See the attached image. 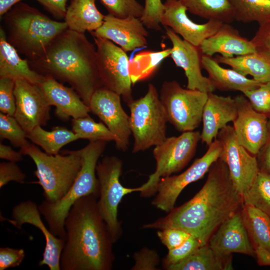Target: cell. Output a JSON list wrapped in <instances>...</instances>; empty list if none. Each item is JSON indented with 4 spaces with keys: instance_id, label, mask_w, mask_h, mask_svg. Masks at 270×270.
<instances>
[{
    "instance_id": "obj_1",
    "label": "cell",
    "mask_w": 270,
    "mask_h": 270,
    "mask_svg": "<svg viewBox=\"0 0 270 270\" xmlns=\"http://www.w3.org/2000/svg\"><path fill=\"white\" fill-rule=\"evenodd\" d=\"M243 204L242 196L234 188L226 163L219 158L210 166L204 185L192 198L142 228H180L203 246L225 220L241 210Z\"/></svg>"
},
{
    "instance_id": "obj_2",
    "label": "cell",
    "mask_w": 270,
    "mask_h": 270,
    "mask_svg": "<svg viewBox=\"0 0 270 270\" xmlns=\"http://www.w3.org/2000/svg\"><path fill=\"white\" fill-rule=\"evenodd\" d=\"M98 196H84L71 207L64 220L62 270H110L114 255L108 228L99 210Z\"/></svg>"
},
{
    "instance_id": "obj_3",
    "label": "cell",
    "mask_w": 270,
    "mask_h": 270,
    "mask_svg": "<svg viewBox=\"0 0 270 270\" xmlns=\"http://www.w3.org/2000/svg\"><path fill=\"white\" fill-rule=\"evenodd\" d=\"M28 61L30 68L38 73L68 83L88 106L94 92L102 87L96 47L84 33L68 28L52 42L40 56Z\"/></svg>"
},
{
    "instance_id": "obj_4",
    "label": "cell",
    "mask_w": 270,
    "mask_h": 270,
    "mask_svg": "<svg viewBox=\"0 0 270 270\" xmlns=\"http://www.w3.org/2000/svg\"><path fill=\"white\" fill-rule=\"evenodd\" d=\"M2 18L8 42L28 60L40 56L52 42L68 29L64 22L53 20L22 2Z\"/></svg>"
},
{
    "instance_id": "obj_5",
    "label": "cell",
    "mask_w": 270,
    "mask_h": 270,
    "mask_svg": "<svg viewBox=\"0 0 270 270\" xmlns=\"http://www.w3.org/2000/svg\"><path fill=\"white\" fill-rule=\"evenodd\" d=\"M106 141H90L78 150L82 166L74 182L66 194L60 200L50 202L44 200L38 206L40 213L46 220L48 228L56 236L66 239L64 220L74 204L81 198L94 194L99 198L100 188L96 166L103 153Z\"/></svg>"
},
{
    "instance_id": "obj_6",
    "label": "cell",
    "mask_w": 270,
    "mask_h": 270,
    "mask_svg": "<svg viewBox=\"0 0 270 270\" xmlns=\"http://www.w3.org/2000/svg\"><path fill=\"white\" fill-rule=\"evenodd\" d=\"M24 156H30L36 170L34 172L43 189L45 200L54 202L61 200L74 182L82 166L78 150H64L62 154L49 155L34 144L20 148Z\"/></svg>"
},
{
    "instance_id": "obj_7",
    "label": "cell",
    "mask_w": 270,
    "mask_h": 270,
    "mask_svg": "<svg viewBox=\"0 0 270 270\" xmlns=\"http://www.w3.org/2000/svg\"><path fill=\"white\" fill-rule=\"evenodd\" d=\"M134 142L132 152L144 151L166 138V113L156 88L149 84L145 95L127 104Z\"/></svg>"
},
{
    "instance_id": "obj_8",
    "label": "cell",
    "mask_w": 270,
    "mask_h": 270,
    "mask_svg": "<svg viewBox=\"0 0 270 270\" xmlns=\"http://www.w3.org/2000/svg\"><path fill=\"white\" fill-rule=\"evenodd\" d=\"M122 170V160L114 156H106L98 161L96 174L99 183L98 206L111 235L113 242L122 235L120 222L118 218V205L122 198L133 192H140V187H124L120 181Z\"/></svg>"
},
{
    "instance_id": "obj_9",
    "label": "cell",
    "mask_w": 270,
    "mask_h": 270,
    "mask_svg": "<svg viewBox=\"0 0 270 270\" xmlns=\"http://www.w3.org/2000/svg\"><path fill=\"white\" fill-rule=\"evenodd\" d=\"M200 133L198 131L183 132L178 136L166 138L154 146L153 156L156 161L155 172L141 186L140 196L148 197L156 194V186L162 178L181 171L194 156Z\"/></svg>"
},
{
    "instance_id": "obj_10",
    "label": "cell",
    "mask_w": 270,
    "mask_h": 270,
    "mask_svg": "<svg viewBox=\"0 0 270 270\" xmlns=\"http://www.w3.org/2000/svg\"><path fill=\"white\" fill-rule=\"evenodd\" d=\"M208 97V93L184 88L174 80L164 82L160 94L168 122L182 132L199 126Z\"/></svg>"
},
{
    "instance_id": "obj_11",
    "label": "cell",
    "mask_w": 270,
    "mask_h": 270,
    "mask_svg": "<svg viewBox=\"0 0 270 270\" xmlns=\"http://www.w3.org/2000/svg\"><path fill=\"white\" fill-rule=\"evenodd\" d=\"M92 37L102 86L120 94L128 104L133 98L128 69L130 60L126 52L110 40Z\"/></svg>"
},
{
    "instance_id": "obj_12",
    "label": "cell",
    "mask_w": 270,
    "mask_h": 270,
    "mask_svg": "<svg viewBox=\"0 0 270 270\" xmlns=\"http://www.w3.org/2000/svg\"><path fill=\"white\" fill-rule=\"evenodd\" d=\"M208 146L206 152L185 171L178 175L160 179L156 187V196L152 202L154 206L169 212L174 208L176 199L184 188L202 178L208 172L213 162L219 158L222 146L216 138Z\"/></svg>"
},
{
    "instance_id": "obj_13",
    "label": "cell",
    "mask_w": 270,
    "mask_h": 270,
    "mask_svg": "<svg viewBox=\"0 0 270 270\" xmlns=\"http://www.w3.org/2000/svg\"><path fill=\"white\" fill-rule=\"evenodd\" d=\"M216 138L222 146L219 158L226 163L234 188L242 196L260 171L257 158L238 142L233 126L221 129Z\"/></svg>"
},
{
    "instance_id": "obj_14",
    "label": "cell",
    "mask_w": 270,
    "mask_h": 270,
    "mask_svg": "<svg viewBox=\"0 0 270 270\" xmlns=\"http://www.w3.org/2000/svg\"><path fill=\"white\" fill-rule=\"evenodd\" d=\"M120 96L101 87L93 94L88 106L114 136L116 148L124 152L128 148L132 132L130 118L122 106Z\"/></svg>"
},
{
    "instance_id": "obj_15",
    "label": "cell",
    "mask_w": 270,
    "mask_h": 270,
    "mask_svg": "<svg viewBox=\"0 0 270 270\" xmlns=\"http://www.w3.org/2000/svg\"><path fill=\"white\" fill-rule=\"evenodd\" d=\"M14 82V117L26 134L37 126H46L50 119L51 106L40 85L24 80Z\"/></svg>"
},
{
    "instance_id": "obj_16",
    "label": "cell",
    "mask_w": 270,
    "mask_h": 270,
    "mask_svg": "<svg viewBox=\"0 0 270 270\" xmlns=\"http://www.w3.org/2000/svg\"><path fill=\"white\" fill-rule=\"evenodd\" d=\"M234 98L237 115L232 122L237 140L248 152L257 156L266 140L268 118L254 110L244 94Z\"/></svg>"
},
{
    "instance_id": "obj_17",
    "label": "cell",
    "mask_w": 270,
    "mask_h": 270,
    "mask_svg": "<svg viewBox=\"0 0 270 270\" xmlns=\"http://www.w3.org/2000/svg\"><path fill=\"white\" fill-rule=\"evenodd\" d=\"M172 44L170 56L175 64L182 68L187 78L186 88L207 93L215 88L208 77L202 72V56L200 48L182 38L171 28L164 27Z\"/></svg>"
},
{
    "instance_id": "obj_18",
    "label": "cell",
    "mask_w": 270,
    "mask_h": 270,
    "mask_svg": "<svg viewBox=\"0 0 270 270\" xmlns=\"http://www.w3.org/2000/svg\"><path fill=\"white\" fill-rule=\"evenodd\" d=\"M11 224L20 229L24 224H28L38 228L43 234L46 246L42 258L38 265L47 266L50 270H60V258L66 240L54 236L47 228L40 216L37 204L32 200L22 202L12 209V219H6Z\"/></svg>"
},
{
    "instance_id": "obj_19",
    "label": "cell",
    "mask_w": 270,
    "mask_h": 270,
    "mask_svg": "<svg viewBox=\"0 0 270 270\" xmlns=\"http://www.w3.org/2000/svg\"><path fill=\"white\" fill-rule=\"evenodd\" d=\"M90 33L93 36L110 40L126 52L148 44V32L140 18L134 16L120 18L108 14L102 25Z\"/></svg>"
},
{
    "instance_id": "obj_20",
    "label": "cell",
    "mask_w": 270,
    "mask_h": 270,
    "mask_svg": "<svg viewBox=\"0 0 270 270\" xmlns=\"http://www.w3.org/2000/svg\"><path fill=\"white\" fill-rule=\"evenodd\" d=\"M164 10L161 24L171 28L182 38L199 47L202 42L215 34L222 22L216 20H208L198 24L190 19L186 14L187 8L180 2L166 0Z\"/></svg>"
},
{
    "instance_id": "obj_21",
    "label": "cell",
    "mask_w": 270,
    "mask_h": 270,
    "mask_svg": "<svg viewBox=\"0 0 270 270\" xmlns=\"http://www.w3.org/2000/svg\"><path fill=\"white\" fill-rule=\"evenodd\" d=\"M240 210L225 220L208 244L220 255L229 256L236 252L254 258V251L243 224Z\"/></svg>"
},
{
    "instance_id": "obj_22",
    "label": "cell",
    "mask_w": 270,
    "mask_h": 270,
    "mask_svg": "<svg viewBox=\"0 0 270 270\" xmlns=\"http://www.w3.org/2000/svg\"><path fill=\"white\" fill-rule=\"evenodd\" d=\"M39 85L49 104L56 107L55 114L60 120H67L70 118L89 116V106L72 87L66 86L50 76H45Z\"/></svg>"
},
{
    "instance_id": "obj_23",
    "label": "cell",
    "mask_w": 270,
    "mask_h": 270,
    "mask_svg": "<svg viewBox=\"0 0 270 270\" xmlns=\"http://www.w3.org/2000/svg\"><path fill=\"white\" fill-rule=\"evenodd\" d=\"M237 115L234 98L208 93L202 114L200 140L208 146L216 138L219 131L233 122Z\"/></svg>"
},
{
    "instance_id": "obj_24",
    "label": "cell",
    "mask_w": 270,
    "mask_h": 270,
    "mask_svg": "<svg viewBox=\"0 0 270 270\" xmlns=\"http://www.w3.org/2000/svg\"><path fill=\"white\" fill-rule=\"evenodd\" d=\"M199 48L202 54L212 57L218 54L224 57L232 58L256 51L251 40L242 36L227 23H223L215 34L204 40Z\"/></svg>"
},
{
    "instance_id": "obj_25",
    "label": "cell",
    "mask_w": 270,
    "mask_h": 270,
    "mask_svg": "<svg viewBox=\"0 0 270 270\" xmlns=\"http://www.w3.org/2000/svg\"><path fill=\"white\" fill-rule=\"evenodd\" d=\"M44 77L30 68L26 58L20 56L16 49L8 42L4 29L0 26V78L24 80L39 84Z\"/></svg>"
},
{
    "instance_id": "obj_26",
    "label": "cell",
    "mask_w": 270,
    "mask_h": 270,
    "mask_svg": "<svg viewBox=\"0 0 270 270\" xmlns=\"http://www.w3.org/2000/svg\"><path fill=\"white\" fill-rule=\"evenodd\" d=\"M202 68L208 74V78L216 90L240 91L242 94L258 88L262 83L248 78L232 68H226L212 56L202 54Z\"/></svg>"
},
{
    "instance_id": "obj_27",
    "label": "cell",
    "mask_w": 270,
    "mask_h": 270,
    "mask_svg": "<svg viewBox=\"0 0 270 270\" xmlns=\"http://www.w3.org/2000/svg\"><path fill=\"white\" fill-rule=\"evenodd\" d=\"M214 59L219 63L230 66L241 74L250 76L254 80L264 83L270 82V54L256 52L243 56L226 58L216 55Z\"/></svg>"
},
{
    "instance_id": "obj_28",
    "label": "cell",
    "mask_w": 270,
    "mask_h": 270,
    "mask_svg": "<svg viewBox=\"0 0 270 270\" xmlns=\"http://www.w3.org/2000/svg\"><path fill=\"white\" fill-rule=\"evenodd\" d=\"M96 0H71L64 22L68 28L80 33L94 32L102 24L104 16L97 8Z\"/></svg>"
},
{
    "instance_id": "obj_29",
    "label": "cell",
    "mask_w": 270,
    "mask_h": 270,
    "mask_svg": "<svg viewBox=\"0 0 270 270\" xmlns=\"http://www.w3.org/2000/svg\"><path fill=\"white\" fill-rule=\"evenodd\" d=\"M232 255L216 252L208 244L200 246L182 261L170 266L168 270H232Z\"/></svg>"
},
{
    "instance_id": "obj_30",
    "label": "cell",
    "mask_w": 270,
    "mask_h": 270,
    "mask_svg": "<svg viewBox=\"0 0 270 270\" xmlns=\"http://www.w3.org/2000/svg\"><path fill=\"white\" fill-rule=\"evenodd\" d=\"M240 214L254 250L262 248L270 252V218L255 206L244 204Z\"/></svg>"
},
{
    "instance_id": "obj_31",
    "label": "cell",
    "mask_w": 270,
    "mask_h": 270,
    "mask_svg": "<svg viewBox=\"0 0 270 270\" xmlns=\"http://www.w3.org/2000/svg\"><path fill=\"white\" fill-rule=\"evenodd\" d=\"M26 136L49 155L59 154L64 146L79 140L72 130L62 126H54L50 131L44 130L42 126H37L26 134Z\"/></svg>"
},
{
    "instance_id": "obj_32",
    "label": "cell",
    "mask_w": 270,
    "mask_h": 270,
    "mask_svg": "<svg viewBox=\"0 0 270 270\" xmlns=\"http://www.w3.org/2000/svg\"><path fill=\"white\" fill-rule=\"evenodd\" d=\"M188 11L208 20L230 24L235 20L234 9L229 0H176Z\"/></svg>"
},
{
    "instance_id": "obj_33",
    "label": "cell",
    "mask_w": 270,
    "mask_h": 270,
    "mask_svg": "<svg viewBox=\"0 0 270 270\" xmlns=\"http://www.w3.org/2000/svg\"><path fill=\"white\" fill-rule=\"evenodd\" d=\"M171 52L172 48H168L160 51L143 50L136 54L130 60L128 65L132 84L151 77Z\"/></svg>"
},
{
    "instance_id": "obj_34",
    "label": "cell",
    "mask_w": 270,
    "mask_h": 270,
    "mask_svg": "<svg viewBox=\"0 0 270 270\" xmlns=\"http://www.w3.org/2000/svg\"><path fill=\"white\" fill-rule=\"evenodd\" d=\"M234 11L235 20L260 24L270 20V0H229Z\"/></svg>"
},
{
    "instance_id": "obj_35",
    "label": "cell",
    "mask_w": 270,
    "mask_h": 270,
    "mask_svg": "<svg viewBox=\"0 0 270 270\" xmlns=\"http://www.w3.org/2000/svg\"><path fill=\"white\" fill-rule=\"evenodd\" d=\"M242 197L244 204L255 206L270 218V174L260 170L252 186Z\"/></svg>"
},
{
    "instance_id": "obj_36",
    "label": "cell",
    "mask_w": 270,
    "mask_h": 270,
    "mask_svg": "<svg viewBox=\"0 0 270 270\" xmlns=\"http://www.w3.org/2000/svg\"><path fill=\"white\" fill-rule=\"evenodd\" d=\"M72 130L79 139L90 141H114V136L102 122H96L89 116L72 120Z\"/></svg>"
},
{
    "instance_id": "obj_37",
    "label": "cell",
    "mask_w": 270,
    "mask_h": 270,
    "mask_svg": "<svg viewBox=\"0 0 270 270\" xmlns=\"http://www.w3.org/2000/svg\"><path fill=\"white\" fill-rule=\"evenodd\" d=\"M0 138L8 140L14 146L20 148L30 144L26 132L16 118L2 112L0 113Z\"/></svg>"
},
{
    "instance_id": "obj_38",
    "label": "cell",
    "mask_w": 270,
    "mask_h": 270,
    "mask_svg": "<svg viewBox=\"0 0 270 270\" xmlns=\"http://www.w3.org/2000/svg\"><path fill=\"white\" fill-rule=\"evenodd\" d=\"M109 14L120 18L134 16L140 18L144 6L136 0H99Z\"/></svg>"
},
{
    "instance_id": "obj_39",
    "label": "cell",
    "mask_w": 270,
    "mask_h": 270,
    "mask_svg": "<svg viewBox=\"0 0 270 270\" xmlns=\"http://www.w3.org/2000/svg\"><path fill=\"white\" fill-rule=\"evenodd\" d=\"M242 94L254 110L270 117V82L262 83L258 88Z\"/></svg>"
},
{
    "instance_id": "obj_40",
    "label": "cell",
    "mask_w": 270,
    "mask_h": 270,
    "mask_svg": "<svg viewBox=\"0 0 270 270\" xmlns=\"http://www.w3.org/2000/svg\"><path fill=\"white\" fill-rule=\"evenodd\" d=\"M164 10L161 0H144L143 13L140 18L147 28L160 30Z\"/></svg>"
},
{
    "instance_id": "obj_41",
    "label": "cell",
    "mask_w": 270,
    "mask_h": 270,
    "mask_svg": "<svg viewBox=\"0 0 270 270\" xmlns=\"http://www.w3.org/2000/svg\"><path fill=\"white\" fill-rule=\"evenodd\" d=\"M200 246L201 244L199 240L190 235L182 245L168 250V254L163 260V268L167 270L170 266L182 261Z\"/></svg>"
},
{
    "instance_id": "obj_42",
    "label": "cell",
    "mask_w": 270,
    "mask_h": 270,
    "mask_svg": "<svg viewBox=\"0 0 270 270\" xmlns=\"http://www.w3.org/2000/svg\"><path fill=\"white\" fill-rule=\"evenodd\" d=\"M14 85V80L11 78H0V112L14 116L16 112Z\"/></svg>"
},
{
    "instance_id": "obj_43",
    "label": "cell",
    "mask_w": 270,
    "mask_h": 270,
    "mask_svg": "<svg viewBox=\"0 0 270 270\" xmlns=\"http://www.w3.org/2000/svg\"><path fill=\"white\" fill-rule=\"evenodd\" d=\"M134 263L132 270H156L160 264V257L156 250L144 248L134 254Z\"/></svg>"
},
{
    "instance_id": "obj_44",
    "label": "cell",
    "mask_w": 270,
    "mask_h": 270,
    "mask_svg": "<svg viewBox=\"0 0 270 270\" xmlns=\"http://www.w3.org/2000/svg\"><path fill=\"white\" fill-rule=\"evenodd\" d=\"M157 235L168 250L180 246L190 236L182 230L173 228L160 230L157 232Z\"/></svg>"
},
{
    "instance_id": "obj_45",
    "label": "cell",
    "mask_w": 270,
    "mask_h": 270,
    "mask_svg": "<svg viewBox=\"0 0 270 270\" xmlns=\"http://www.w3.org/2000/svg\"><path fill=\"white\" fill-rule=\"evenodd\" d=\"M26 176L16 162L0 163V188L14 181L20 184L25 182Z\"/></svg>"
},
{
    "instance_id": "obj_46",
    "label": "cell",
    "mask_w": 270,
    "mask_h": 270,
    "mask_svg": "<svg viewBox=\"0 0 270 270\" xmlns=\"http://www.w3.org/2000/svg\"><path fill=\"white\" fill-rule=\"evenodd\" d=\"M25 256L22 248L9 247L0 248V270L19 266Z\"/></svg>"
},
{
    "instance_id": "obj_47",
    "label": "cell",
    "mask_w": 270,
    "mask_h": 270,
    "mask_svg": "<svg viewBox=\"0 0 270 270\" xmlns=\"http://www.w3.org/2000/svg\"><path fill=\"white\" fill-rule=\"evenodd\" d=\"M250 40L256 50L270 54V20L259 24L256 32Z\"/></svg>"
},
{
    "instance_id": "obj_48",
    "label": "cell",
    "mask_w": 270,
    "mask_h": 270,
    "mask_svg": "<svg viewBox=\"0 0 270 270\" xmlns=\"http://www.w3.org/2000/svg\"><path fill=\"white\" fill-rule=\"evenodd\" d=\"M56 18H64L68 0H35Z\"/></svg>"
},
{
    "instance_id": "obj_49",
    "label": "cell",
    "mask_w": 270,
    "mask_h": 270,
    "mask_svg": "<svg viewBox=\"0 0 270 270\" xmlns=\"http://www.w3.org/2000/svg\"><path fill=\"white\" fill-rule=\"evenodd\" d=\"M256 158L260 170L270 174V117L266 140Z\"/></svg>"
},
{
    "instance_id": "obj_50",
    "label": "cell",
    "mask_w": 270,
    "mask_h": 270,
    "mask_svg": "<svg viewBox=\"0 0 270 270\" xmlns=\"http://www.w3.org/2000/svg\"><path fill=\"white\" fill-rule=\"evenodd\" d=\"M23 154L20 150L16 152L10 146L0 144V158L10 162H18L22 160Z\"/></svg>"
},
{
    "instance_id": "obj_51",
    "label": "cell",
    "mask_w": 270,
    "mask_h": 270,
    "mask_svg": "<svg viewBox=\"0 0 270 270\" xmlns=\"http://www.w3.org/2000/svg\"><path fill=\"white\" fill-rule=\"evenodd\" d=\"M255 257L260 266H270V252L262 248H254Z\"/></svg>"
},
{
    "instance_id": "obj_52",
    "label": "cell",
    "mask_w": 270,
    "mask_h": 270,
    "mask_svg": "<svg viewBox=\"0 0 270 270\" xmlns=\"http://www.w3.org/2000/svg\"><path fill=\"white\" fill-rule=\"evenodd\" d=\"M22 0H0V17L2 18L12 7Z\"/></svg>"
}]
</instances>
